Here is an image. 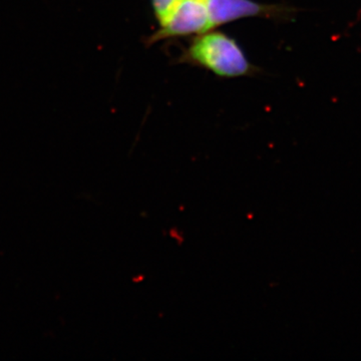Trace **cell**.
<instances>
[{"instance_id":"1","label":"cell","mask_w":361,"mask_h":361,"mask_svg":"<svg viewBox=\"0 0 361 361\" xmlns=\"http://www.w3.org/2000/svg\"><path fill=\"white\" fill-rule=\"evenodd\" d=\"M179 63L200 66L221 78H239L256 73L236 40L221 32L197 35L180 54Z\"/></svg>"},{"instance_id":"2","label":"cell","mask_w":361,"mask_h":361,"mask_svg":"<svg viewBox=\"0 0 361 361\" xmlns=\"http://www.w3.org/2000/svg\"><path fill=\"white\" fill-rule=\"evenodd\" d=\"M209 32V14L206 0H180L160 30L149 35L148 45L161 40L190 37Z\"/></svg>"},{"instance_id":"3","label":"cell","mask_w":361,"mask_h":361,"mask_svg":"<svg viewBox=\"0 0 361 361\" xmlns=\"http://www.w3.org/2000/svg\"><path fill=\"white\" fill-rule=\"evenodd\" d=\"M206 4L209 30L243 18H282L290 13L287 7L259 4L254 0H206Z\"/></svg>"},{"instance_id":"4","label":"cell","mask_w":361,"mask_h":361,"mask_svg":"<svg viewBox=\"0 0 361 361\" xmlns=\"http://www.w3.org/2000/svg\"><path fill=\"white\" fill-rule=\"evenodd\" d=\"M180 1V0H152L154 14L160 25L168 20Z\"/></svg>"}]
</instances>
